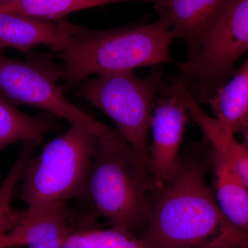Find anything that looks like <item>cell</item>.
<instances>
[{"label":"cell","instance_id":"cell-1","mask_svg":"<svg viewBox=\"0 0 248 248\" xmlns=\"http://www.w3.org/2000/svg\"><path fill=\"white\" fill-rule=\"evenodd\" d=\"M148 248H248V238L227 221L205 181V166L181 156L172 179L152 192L141 236Z\"/></svg>","mask_w":248,"mask_h":248},{"label":"cell","instance_id":"cell-2","mask_svg":"<svg viewBox=\"0 0 248 248\" xmlns=\"http://www.w3.org/2000/svg\"><path fill=\"white\" fill-rule=\"evenodd\" d=\"M175 35L169 22L159 18L109 30L80 27L58 51L61 78L76 86L91 75L131 71L136 68L177 63L170 47Z\"/></svg>","mask_w":248,"mask_h":248},{"label":"cell","instance_id":"cell-3","mask_svg":"<svg viewBox=\"0 0 248 248\" xmlns=\"http://www.w3.org/2000/svg\"><path fill=\"white\" fill-rule=\"evenodd\" d=\"M154 187L149 167L120 132L99 140L89 195L97 213L112 228L136 236L140 232L141 236L149 219Z\"/></svg>","mask_w":248,"mask_h":248},{"label":"cell","instance_id":"cell-4","mask_svg":"<svg viewBox=\"0 0 248 248\" xmlns=\"http://www.w3.org/2000/svg\"><path fill=\"white\" fill-rule=\"evenodd\" d=\"M99 141L89 130L71 124L40 154L31 156L19 192L28 210L90 196V179Z\"/></svg>","mask_w":248,"mask_h":248},{"label":"cell","instance_id":"cell-5","mask_svg":"<svg viewBox=\"0 0 248 248\" xmlns=\"http://www.w3.org/2000/svg\"><path fill=\"white\" fill-rule=\"evenodd\" d=\"M161 67L139 78L133 71L97 75L78 84V96L110 117L139 158L149 167L148 130L156 96L164 81Z\"/></svg>","mask_w":248,"mask_h":248},{"label":"cell","instance_id":"cell-6","mask_svg":"<svg viewBox=\"0 0 248 248\" xmlns=\"http://www.w3.org/2000/svg\"><path fill=\"white\" fill-rule=\"evenodd\" d=\"M60 66L48 59L19 62L0 52V95L13 105L38 108L79 125L99 140L114 136L117 129L98 122L68 100L57 85Z\"/></svg>","mask_w":248,"mask_h":248},{"label":"cell","instance_id":"cell-7","mask_svg":"<svg viewBox=\"0 0 248 248\" xmlns=\"http://www.w3.org/2000/svg\"><path fill=\"white\" fill-rule=\"evenodd\" d=\"M248 51V0H234L193 60L179 63L177 78L199 104H208Z\"/></svg>","mask_w":248,"mask_h":248},{"label":"cell","instance_id":"cell-8","mask_svg":"<svg viewBox=\"0 0 248 248\" xmlns=\"http://www.w3.org/2000/svg\"><path fill=\"white\" fill-rule=\"evenodd\" d=\"M183 84L174 79L160 89L151 121L153 142L149 169L154 187L172 179L179 166V149L189 115L182 96Z\"/></svg>","mask_w":248,"mask_h":248},{"label":"cell","instance_id":"cell-9","mask_svg":"<svg viewBox=\"0 0 248 248\" xmlns=\"http://www.w3.org/2000/svg\"><path fill=\"white\" fill-rule=\"evenodd\" d=\"M234 0H151L159 18L169 22L176 39L184 41L190 62Z\"/></svg>","mask_w":248,"mask_h":248},{"label":"cell","instance_id":"cell-10","mask_svg":"<svg viewBox=\"0 0 248 248\" xmlns=\"http://www.w3.org/2000/svg\"><path fill=\"white\" fill-rule=\"evenodd\" d=\"M74 229L73 215L66 202L35 210H21L16 226L6 234L2 248L27 246L29 248H62Z\"/></svg>","mask_w":248,"mask_h":248},{"label":"cell","instance_id":"cell-11","mask_svg":"<svg viewBox=\"0 0 248 248\" xmlns=\"http://www.w3.org/2000/svg\"><path fill=\"white\" fill-rule=\"evenodd\" d=\"M80 27L61 19L0 13V52L8 47L27 51L38 45L48 46L57 52Z\"/></svg>","mask_w":248,"mask_h":248},{"label":"cell","instance_id":"cell-12","mask_svg":"<svg viewBox=\"0 0 248 248\" xmlns=\"http://www.w3.org/2000/svg\"><path fill=\"white\" fill-rule=\"evenodd\" d=\"M215 198L235 230L248 238V187L234 166L212 149Z\"/></svg>","mask_w":248,"mask_h":248},{"label":"cell","instance_id":"cell-13","mask_svg":"<svg viewBox=\"0 0 248 248\" xmlns=\"http://www.w3.org/2000/svg\"><path fill=\"white\" fill-rule=\"evenodd\" d=\"M208 104L215 118L232 135L248 125V56Z\"/></svg>","mask_w":248,"mask_h":248},{"label":"cell","instance_id":"cell-14","mask_svg":"<svg viewBox=\"0 0 248 248\" xmlns=\"http://www.w3.org/2000/svg\"><path fill=\"white\" fill-rule=\"evenodd\" d=\"M62 128L55 116L27 115L0 95V153L17 142L41 143L47 133Z\"/></svg>","mask_w":248,"mask_h":248},{"label":"cell","instance_id":"cell-15","mask_svg":"<svg viewBox=\"0 0 248 248\" xmlns=\"http://www.w3.org/2000/svg\"><path fill=\"white\" fill-rule=\"evenodd\" d=\"M200 107L198 104L191 106L189 108L190 118L202 129L212 149L224 156L234 166L248 187V151L242 143L236 141L234 135Z\"/></svg>","mask_w":248,"mask_h":248},{"label":"cell","instance_id":"cell-16","mask_svg":"<svg viewBox=\"0 0 248 248\" xmlns=\"http://www.w3.org/2000/svg\"><path fill=\"white\" fill-rule=\"evenodd\" d=\"M123 1H145L150 0H16L0 6V13H11L59 20L75 11Z\"/></svg>","mask_w":248,"mask_h":248},{"label":"cell","instance_id":"cell-17","mask_svg":"<svg viewBox=\"0 0 248 248\" xmlns=\"http://www.w3.org/2000/svg\"><path fill=\"white\" fill-rule=\"evenodd\" d=\"M38 142H25L18 153L12 167L4 180L0 183V248H2L4 236L17 225L21 210L12 207L15 190L22 180L23 174Z\"/></svg>","mask_w":248,"mask_h":248},{"label":"cell","instance_id":"cell-18","mask_svg":"<svg viewBox=\"0 0 248 248\" xmlns=\"http://www.w3.org/2000/svg\"><path fill=\"white\" fill-rule=\"evenodd\" d=\"M81 233L91 248H148L142 238L115 228H86Z\"/></svg>","mask_w":248,"mask_h":248},{"label":"cell","instance_id":"cell-19","mask_svg":"<svg viewBox=\"0 0 248 248\" xmlns=\"http://www.w3.org/2000/svg\"><path fill=\"white\" fill-rule=\"evenodd\" d=\"M62 248H91L83 236L81 231H77L70 235Z\"/></svg>","mask_w":248,"mask_h":248},{"label":"cell","instance_id":"cell-20","mask_svg":"<svg viewBox=\"0 0 248 248\" xmlns=\"http://www.w3.org/2000/svg\"><path fill=\"white\" fill-rule=\"evenodd\" d=\"M240 133L241 134L243 139H244V142H243L242 143L244 144L245 148H246V150L248 151V125Z\"/></svg>","mask_w":248,"mask_h":248},{"label":"cell","instance_id":"cell-21","mask_svg":"<svg viewBox=\"0 0 248 248\" xmlns=\"http://www.w3.org/2000/svg\"><path fill=\"white\" fill-rule=\"evenodd\" d=\"M15 1H16V0H0V6L10 4V3L14 2Z\"/></svg>","mask_w":248,"mask_h":248},{"label":"cell","instance_id":"cell-22","mask_svg":"<svg viewBox=\"0 0 248 248\" xmlns=\"http://www.w3.org/2000/svg\"><path fill=\"white\" fill-rule=\"evenodd\" d=\"M22 248L21 246H16V247H11V248Z\"/></svg>","mask_w":248,"mask_h":248}]
</instances>
